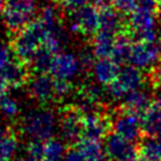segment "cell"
I'll use <instances>...</instances> for the list:
<instances>
[{
	"label": "cell",
	"mask_w": 161,
	"mask_h": 161,
	"mask_svg": "<svg viewBox=\"0 0 161 161\" xmlns=\"http://www.w3.org/2000/svg\"><path fill=\"white\" fill-rule=\"evenodd\" d=\"M19 128L30 140L45 142L54 138V133L59 128V118L52 108H34L21 118Z\"/></svg>",
	"instance_id": "obj_1"
},
{
	"label": "cell",
	"mask_w": 161,
	"mask_h": 161,
	"mask_svg": "<svg viewBox=\"0 0 161 161\" xmlns=\"http://www.w3.org/2000/svg\"><path fill=\"white\" fill-rule=\"evenodd\" d=\"M49 31L51 30L36 18L24 27L21 31L15 33L11 46L17 58L30 65L36 52L44 45Z\"/></svg>",
	"instance_id": "obj_2"
},
{
	"label": "cell",
	"mask_w": 161,
	"mask_h": 161,
	"mask_svg": "<svg viewBox=\"0 0 161 161\" xmlns=\"http://www.w3.org/2000/svg\"><path fill=\"white\" fill-rule=\"evenodd\" d=\"M36 0H6L3 12V24L11 33H18L36 19Z\"/></svg>",
	"instance_id": "obj_3"
},
{
	"label": "cell",
	"mask_w": 161,
	"mask_h": 161,
	"mask_svg": "<svg viewBox=\"0 0 161 161\" xmlns=\"http://www.w3.org/2000/svg\"><path fill=\"white\" fill-rule=\"evenodd\" d=\"M130 36L136 41H157L159 26L157 23L155 11L136 8L128 15L126 21Z\"/></svg>",
	"instance_id": "obj_4"
},
{
	"label": "cell",
	"mask_w": 161,
	"mask_h": 161,
	"mask_svg": "<svg viewBox=\"0 0 161 161\" xmlns=\"http://www.w3.org/2000/svg\"><path fill=\"white\" fill-rule=\"evenodd\" d=\"M143 84H145L143 71L130 65L121 68L118 79L106 87V93L107 97H109L112 100L118 101L122 100L126 94L132 91L143 88Z\"/></svg>",
	"instance_id": "obj_5"
},
{
	"label": "cell",
	"mask_w": 161,
	"mask_h": 161,
	"mask_svg": "<svg viewBox=\"0 0 161 161\" xmlns=\"http://www.w3.org/2000/svg\"><path fill=\"white\" fill-rule=\"evenodd\" d=\"M161 58V41H136L128 63L141 71H153Z\"/></svg>",
	"instance_id": "obj_6"
},
{
	"label": "cell",
	"mask_w": 161,
	"mask_h": 161,
	"mask_svg": "<svg viewBox=\"0 0 161 161\" xmlns=\"http://www.w3.org/2000/svg\"><path fill=\"white\" fill-rule=\"evenodd\" d=\"M69 31L85 36H93L99 31V8L86 6L68 12Z\"/></svg>",
	"instance_id": "obj_7"
},
{
	"label": "cell",
	"mask_w": 161,
	"mask_h": 161,
	"mask_svg": "<svg viewBox=\"0 0 161 161\" xmlns=\"http://www.w3.org/2000/svg\"><path fill=\"white\" fill-rule=\"evenodd\" d=\"M80 60L72 52H59L54 54L48 73L55 80L72 81L81 72Z\"/></svg>",
	"instance_id": "obj_8"
},
{
	"label": "cell",
	"mask_w": 161,
	"mask_h": 161,
	"mask_svg": "<svg viewBox=\"0 0 161 161\" xmlns=\"http://www.w3.org/2000/svg\"><path fill=\"white\" fill-rule=\"evenodd\" d=\"M59 132L65 142L74 143L82 138V112L76 106L64 108L59 118Z\"/></svg>",
	"instance_id": "obj_9"
},
{
	"label": "cell",
	"mask_w": 161,
	"mask_h": 161,
	"mask_svg": "<svg viewBox=\"0 0 161 161\" xmlns=\"http://www.w3.org/2000/svg\"><path fill=\"white\" fill-rule=\"evenodd\" d=\"M26 85L30 97L41 105H46L57 99L54 78L49 73H36L30 76Z\"/></svg>",
	"instance_id": "obj_10"
},
{
	"label": "cell",
	"mask_w": 161,
	"mask_h": 161,
	"mask_svg": "<svg viewBox=\"0 0 161 161\" xmlns=\"http://www.w3.org/2000/svg\"><path fill=\"white\" fill-rule=\"evenodd\" d=\"M112 132L135 142L140 139L141 134H143L141 115L122 109V112L118 113V115L112 120Z\"/></svg>",
	"instance_id": "obj_11"
},
{
	"label": "cell",
	"mask_w": 161,
	"mask_h": 161,
	"mask_svg": "<svg viewBox=\"0 0 161 161\" xmlns=\"http://www.w3.org/2000/svg\"><path fill=\"white\" fill-rule=\"evenodd\" d=\"M112 130V119L97 111L82 113V136L101 140Z\"/></svg>",
	"instance_id": "obj_12"
},
{
	"label": "cell",
	"mask_w": 161,
	"mask_h": 161,
	"mask_svg": "<svg viewBox=\"0 0 161 161\" xmlns=\"http://www.w3.org/2000/svg\"><path fill=\"white\" fill-rule=\"evenodd\" d=\"M105 149L108 161H126L138 155L134 142L112 132L105 138Z\"/></svg>",
	"instance_id": "obj_13"
},
{
	"label": "cell",
	"mask_w": 161,
	"mask_h": 161,
	"mask_svg": "<svg viewBox=\"0 0 161 161\" xmlns=\"http://www.w3.org/2000/svg\"><path fill=\"white\" fill-rule=\"evenodd\" d=\"M91 71L95 82L107 87L118 79L121 72V66L112 58H101L95 60Z\"/></svg>",
	"instance_id": "obj_14"
},
{
	"label": "cell",
	"mask_w": 161,
	"mask_h": 161,
	"mask_svg": "<svg viewBox=\"0 0 161 161\" xmlns=\"http://www.w3.org/2000/svg\"><path fill=\"white\" fill-rule=\"evenodd\" d=\"M143 134L157 138L161 134V97L152 99L149 106L141 115Z\"/></svg>",
	"instance_id": "obj_15"
},
{
	"label": "cell",
	"mask_w": 161,
	"mask_h": 161,
	"mask_svg": "<svg viewBox=\"0 0 161 161\" xmlns=\"http://www.w3.org/2000/svg\"><path fill=\"white\" fill-rule=\"evenodd\" d=\"M125 21L121 17V12L111 5H103L99 8V31L112 33L118 36L124 31Z\"/></svg>",
	"instance_id": "obj_16"
},
{
	"label": "cell",
	"mask_w": 161,
	"mask_h": 161,
	"mask_svg": "<svg viewBox=\"0 0 161 161\" xmlns=\"http://www.w3.org/2000/svg\"><path fill=\"white\" fill-rule=\"evenodd\" d=\"M152 101L151 95L143 88L132 91L127 93L121 100L122 103V109L130 111V112L136 113L139 115H142V113L146 111V108L149 106Z\"/></svg>",
	"instance_id": "obj_17"
},
{
	"label": "cell",
	"mask_w": 161,
	"mask_h": 161,
	"mask_svg": "<svg viewBox=\"0 0 161 161\" xmlns=\"http://www.w3.org/2000/svg\"><path fill=\"white\" fill-rule=\"evenodd\" d=\"M19 148L17 135L9 127L0 125V161H12Z\"/></svg>",
	"instance_id": "obj_18"
},
{
	"label": "cell",
	"mask_w": 161,
	"mask_h": 161,
	"mask_svg": "<svg viewBox=\"0 0 161 161\" xmlns=\"http://www.w3.org/2000/svg\"><path fill=\"white\" fill-rule=\"evenodd\" d=\"M76 147L82 152L87 161H108L105 145L101 140L82 136L76 142Z\"/></svg>",
	"instance_id": "obj_19"
},
{
	"label": "cell",
	"mask_w": 161,
	"mask_h": 161,
	"mask_svg": "<svg viewBox=\"0 0 161 161\" xmlns=\"http://www.w3.org/2000/svg\"><path fill=\"white\" fill-rule=\"evenodd\" d=\"M27 66H28L27 64H25L20 59L17 58L8 67L5 68L4 71L0 72V73L4 74V76L7 79L11 87L18 88V87H21L23 85H26L27 80L30 79Z\"/></svg>",
	"instance_id": "obj_20"
},
{
	"label": "cell",
	"mask_w": 161,
	"mask_h": 161,
	"mask_svg": "<svg viewBox=\"0 0 161 161\" xmlns=\"http://www.w3.org/2000/svg\"><path fill=\"white\" fill-rule=\"evenodd\" d=\"M115 38L116 36L103 31H98L92 36L91 47L93 49L97 59L111 58L113 48H114Z\"/></svg>",
	"instance_id": "obj_21"
},
{
	"label": "cell",
	"mask_w": 161,
	"mask_h": 161,
	"mask_svg": "<svg viewBox=\"0 0 161 161\" xmlns=\"http://www.w3.org/2000/svg\"><path fill=\"white\" fill-rule=\"evenodd\" d=\"M133 38L130 36L128 32H121L115 38L114 42V48H113L111 58L115 60L118 64H125L130 61V57L133 48Z\"/></svg>",
	"instance_id": "obj_22"
},
{
	"label": "cell",
	"mask_w": 161,
	"mask_h": 161,
	"mask_svg": "<svg viewBox=\"0 0 161 161\" xmlns=\"http://www.w3.org/2000/svg\"><path fill=\"white\" fill-rule=\"evenodd\" d=\"M66 146L63 139L52 138L44 142V153L41 161H65Z\"/></svg>",
	"instance_id": "obj_23"
},
{
	"label": "cell",
	"mask_w": 161,
	"mask_h": 161,
	"mask_svg": "<svg viewBox=\"0 0 161 161\" xmlns=\"http://www.w3.org/2000/svg\"><path fill=\"white\" fill-rule=\"evenodd\" d=\"M139 157L142 161H161V143L158 138H147L142 140L138 149Z\"/></svg>",
	"instance_id": "obj_24"
},
{
	"label": "cell",
	"mask_w": 161,
	"mask_h": 161,
	"mask_svg": "<svg viewBox=\"0 0 161 161\" xmlns=\"http://www.w3.org/2000/svg\"><path fill=\"white\" fill-rule=\"evenodd\" d=\"M53 57L54 54L49 49L46 48L45 46H41L32 58L30 66L36 73H48Z\"/></svg>",
	"instance_id": "obj_25"
},
{
	"label": "cell",
	"mask_w": 161,
	"mask_h": 161,
	"mask_svg": "<svg viewBox=\"0 0 161 161\" xmlns=\"http://www.w3.org/2000/svg\"><path fill=\"white\" fill-rule=\"evenodd\" d=\"M38 19L44 24L48 30H54L61 26L60 23V15H59L58 8L54 5H45L39 11Z\"/></svg>",
	"instance_id": "obj_26"
},
{
	"label": "cell",
	"mask_w": 161,
	"mask_h": 161,
	"mask_svg": "<svg viewBox=\"0 0 161 161\" xmlns=\"http://www.w3.org/2000/svg\"><path fill=\"white\" fill-rule=\"evenodd\" d=\"M0 114L6 119H14L20 114V103L12 95L6 94L0 98Z\"/></svg>",
	"instance_id": "obj_27"
},
{
	"label": "cell",
	"mask_w": 161,
	"mask_h": 161,
	"mask_svg": "<svg viewBox=\"0 0 161 161\" xmlns=\"http://www.w3.org/2000/svg\"><path fill=\"white\" fill-rule=\"evenodd\" d=\"M61 6L67 12H72L74 9L86 7V6H93V7H103L106 5V0H61Z\"/></svg>",
	"instance_id": "obj_28"
},
{
	"label": "cell",
	"mask_w": 161,
	"mask_h": 161,
	"mask_svg": "<svg viewBox=\"0 0 161 161\" xmlns=\"http://www.w3.org/2000/svg\"><path fill=\"white\" fill-rule=\"evenodd\" d=\"M15 59H17V55L14 53L12 46L0 42V72L8 67Z\"/></svg>",
	"instance_id": "obj_29"
},
{
	"label": "cell",
	"mask_w": 161,
	"mask_h": 161,
	"mask_svg": "<svg viewBox=\"0 0 161 161\" xmlns=\"http://www.w3.org/2000/svg\"><path fill=\"white\" fill-rule=\"evenodd\" d=\"M78 58L80 60L82 69H92V66H93L95 60H97V57H95L92 47H84L80 51Z\"/></svg>",
	"instance_id": "obj_30"
},
{
	"label": "cell",
	"mask_w": 161,
	"mask_h": 161,
	"mask_svg": "<svg viewBox=\"0 0 161 161\" xmlns=\"http://www.w3.org/2000/svg\"><path fill=\"white\" fill-rule=\"evenodd\" d=\"M54 86H55V97H57V99H65L73 91L72 81L55 80L54 79Z\"/></svg>",
	"instance_id": "obj_31"
},
{
	"label": "cell",
	"mask_w": 161,
	"mask_h": 161,
	"mask_svg": "<svg viewBox=\"0 0 161 161\" xmlns=\"http://www.w3.org/2000/svg\"><path fill=\"white\" fill-rule=\"evenodd\" d=\"M42 153H44V142L42 141H36V140H30V142L27 143L26 146L27 155L41 161Z\"/></svg>",
	"instance_id": "obj_32"
},
{
	"label": "cell",
	"mask_w": 161,
	"mask_h": 161,
	"mask_svg": "<svg viewBox=\"0 0 161 161\" xmlns=\"http://www.w3.org/2000/svg\"><path fill=\"white\" fill-rule=\"evenodd\" d=\"M65 161H87V159L85 158V155L82 154L79 148L72 147L69 148L66 153V157H65Z\"/></svg>",
	"instance_id": "obj_33"
},
{
	"label": "cell",
	"mask_w": 161,
	"mask_h": 161,
	"mask_svg": "<svg viewBox=\"0 0 161 161\" xmlns=\"http://www.w3.org/2000/svg\"><path fill=\"white\" fill-rule=\"evenodd\" d=\"M152 78H153V82H154V85L161 86V58H160V60L158 61L157 66L153 68Z\"/></svg>",
	"instance_id": "obj_34"
},
{
	"label": "cell",
	"mask_w": 161,
	"mask_h": 161,
	"mask_svg": "<svg viewBox=\"0 0 161 161\" xmlns=\"http://www.w3.org/2000/svg\"><path fill=\"white\" fill-rule=\"evenodd\" d=\"M9 88H11V86H9L7 79L5 78L3 73H0V98L6 95Z\"/></svg>",
	"instance_id": "obj_35"
},
{
	"label": "cell",
	"mask_w": 161,
	"mask_h": 161,
	"mask_svg": "<svg viewBox=\"0 0 161 161\" xmlns=\"http://www.w3.org/2000/svg\"><path fill=\"white\" fill-rule=\"evenodd\" d=\"M5 4H6V0H0V17L3 15V12H4V8H5Z\"/></svg>",
	"instance_id": "obj_36"
},
{
	"label": "cell",
	"mask_w": 161,
	"mask_h": 161,
	"mask_svg": "<svg viewBox=\"0 0 161 161\" xmlns=\"http://www.w3.org/2000/svg\"><path fill=\"white\" fill-rule=\"evenodd\" d=\"M126 161H142V159L139 157V154H138V155H135V157L130 158V159H128V160H126Z\"/></svg>",
	"instance_id": "obj_37"
},
{
	"label": "cell",
	"mask_w": 161,
	"mask_h": 161,
	"mask_svg": "<svg viewBox=\"0 0 161 161\" xmlns=\"http://www.w3.org/2000/svg\"><path fill=\"white\" fill-rule=\"evenodd\" d=\"M159 36H160V41H161V20L159 23Z\"/></svg>",
	"instance_id": "obj_38"
},
{
	"label": "cell",
	"mask_w": 161,
	"mask_h": 161,
	"mask_svg": "<svg viewBox=\"0 0 161 161\" xmlns=\"http://www.w3.org/2000/svg\"><path fill=\"white\" fill-rule=\"evenodd\" d=\"M158 9L161 12V0H158Z\"/></svg>",
	"instance_id": "obj_39"
},
{
	"label": "cell",
	"mask_w": 161,
	"mask_h": 161,
	"mask_svg": "<svg viewBox=\"0 0 161 161\" xmlns=\"http://www.w3.org/2000/svg\"><path fill=\"white\" fill-rule=\"evenodd\" d=\"M0 40H1V33H0Z\"/></svg>",
	"instance_id": "obj_40"
},
{
	"label": "cell",
	"mask_w": 161,
	"mask_h": 161,
	"mask_svg": "<svg viewBox=\"0 0 161 161\" xmlns=\"http://www.w3.org/2000/svg\"><path fill=\"white\" fill-rule=\"evenodd\" d=\"M59 1H61V0H59Z\"/></svg>",
	"instance_id": "obj_41"
}]
</instances>
